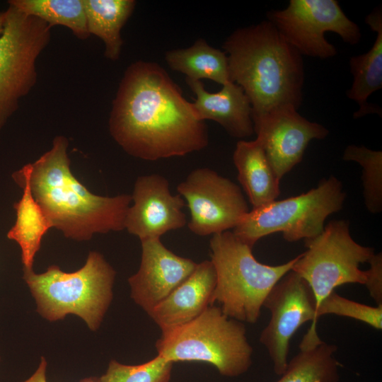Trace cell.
<instances>
[{"instance_id": "1", "label": "cell", "mask_w": 382, "mask_h": 382, "mask_svg": "<svg viewBox=\"0 0 382 382\" xmlns=\"http://www.w3.org/2000/svg\"><path fill=\"white\" fill-rule=\"evenodd\" d=\"M108 125L126 153L146 161L183 156L209 144L206 125L196 117L192 103L154 62L137 61L127 67Z\"/></svg>"}, {"instance_id": "2", "label": "cell", "mask_w": 382, "mask_h": 382, "mask_svg": "<svg viewBox=\"0 0 382 382\" xmlns=\"http://www.w3.org/2000/svg\"><path fill=\"white\" fill-rule=\"evenodd\" d=\"M68 144L66 137L57 136L51 149L29 163L31 192L52 227L78 241H88L94 233L124 230L131 195L91 192L70 169Z\"/></svg>"}, {"instance_id": "3", "label": "cell", "mask_w": 382, "mask_h": 382, "mask_svg": "<svg viewBox=\"0 0 382 382\" xmlns=\"http://www.w3.org/2000/svg\"><path fill=\"white\" fill-rule=\"evenodd\" d=\"M223 47L231 81L247 96L252 120L281 106L299 109L304 82L302 57L269 21L237 29Z\"/></svg>"}, {"instance_id": "4", "label": "cell", "mask_w": 382, "mask_h": 382, "mask_svg": "<svg viewBox=\"0 0 382 382\" xmlns=\"http://www.w3.org/2000/svg\"><path fill=\"white\" fill-rule=\"evenodd\" d=\"M209 245L216 274L211 305L219 303L229 318L255 323L267 294L291 270L297 256L278 265L261 263L253 255V248L230 231L212 235Z\"/></svg>"}, {"instance_id": "5", "label": "cell", "mask_w": 382, "mask_h": 382, "mask_svg": "<svg viewBox=\"0 0 382 382\" xmlns=\"http://www.w3.org/2000/svg\"><path fill=\"white\" fill-rule=\"evenodd\" d=\"M115 276V270L103 256L93 251L89 253L85 265L74 272L51 265L42 274L24 270L23 278L42 317L55 321L75 314L96 330L112 301Z\"/></svg>"}, {"instance_id": "6", "label": "cell", "mask_w": 382, "mask_h": 382, "mask_svg": "<svg viewBox=\"0 0 382 382\" xmlns=\"http://www.w3.org/2000/svg\"><path fill=\"white\" fill-rule=\"evenodd\" d=\"M156 347L158 354L173 363H207L227 377L245 374L253 352L243 323L228 317L215 305L189 323L162 332Z\"/></svg>"}, {"instance_id": "7", "label": "cell", "mask_w": 382, "mask_h": 382, "mask_svg": "<svg viewBox=\"0 0 382 382\" xmlns=\"http://www.w3.org/2000/svg\"><path fill=\"white\" fill-rule=\"evenodd\" d=\"M345 197L341 181L330 175L307 192L253 208L233 233L251 248L276 232L288 242L309 240L322 233L326 218L342 208Z\"/></svg>"}, {"instance_id": "8", "label": "cell", "mask_w": 382, "mask_h": 382, "mask_svg": "<svg viewBox=\"0 0 382 382\" xmlns=\"http://www.w3.org/2000/svg\"><path fill=\"white\" fill-rule=\"evenodd\" d=\"M5 13L0 35V130L36 83L37 59L50 43L52 28L11 5Z\"/></svg>"}, {"instance_id": "9", "label": "cell", "mask_w": 382, "mask_h": 382, "mask_svg": "<svg viewBox=\"0 0 382 382\" xmlns=\"http://www.w3.org/2000/svg\"><path fill=\"white\" fill-rule=\"evenodd\" d=\"M305 246L307 250L297 256L291 270L308 282L317 308L336 287L365 284L366 273L359 265L369 261L374 249L352 238L347 220L330 221L320 234L305 241Z\"/></svg>"}, {"instance_id": "10", "label": "cell", "mask_w": 382, "mask_h": 382, "mask_svg": "<svg viewBox=\"0 0 382 382\" xmlns=\"http://www.w3.org/2000/svg\"><path fill=\"white\" fill-rule=\"evenodd\" d=\"M268 20L302 56L327 59L337 54L325 33H337L350 45L361 37L359 26L343 12L336 0H290L281 10H272Z\"/></svg>"}, {"instance_id": "11", "label": "cell", "mask_w": 382, "mask_h": 382, "mask_svg": "<svg viewBox=\"0 0 382 382\" xmlns=\"http://www.w3.org/2000/svg\"><path fill=\"white\" fill-rule=\"evenodd\" d=\"M262 306L270 312V319L259 340L269 354L274 373L281 376L289 361L290 340L303 324L311 321L302 342L321 340L317 332L316 301L308 282L290 270L272 287Z\"/></svg>"}, {"instance_id": "12", "label": "cell", "mask_w": 382, "mask_h": 382, "mask_svg": "<svg viewBox=\"0 0 382 382\" xmlns=\"http://www.w3.org/2000/svg\"><path fill=\"white\" fill-rule=\"evenodd\" d=\"M177 191L190 210L188 228L197 236L234 228L249 212L240 187L208 168L193 170Z\"/></svg>"}, {"instance_id": "13", "label": "cell", "mask_w": 382, "mask_h": 382, "mask_svg": "<svg viewBox=\"0 0 382 382\" xmlns=\"http://www.w3.org/2000/svg\"><path fill=\"white\" fill-rule=\"evenodd\" d=\"M297 110L294 106H281L253 119L256 139L279 180L301 161L311 140L323 139L329 133Z\"/></svg>"}, {"instance_id": "14", "label": "cell", "mask_w": 382, "mask_h": 382, "mask_svg": "<svg viewBox=\"0 0 382 382\" xmlns=\"http://www.w3.org/2000/svg\"><path fill=\"white\" fill-rule=\"evenodd\" d=\"M131 197L133 204L127 210L125 229L141 241L161 238L187 224L184 199L171 193L168 180L161 175L139 176Z\"/></svg>"}, {"instance_id": "15", "label": "cell", "mask_w": 382, "mask_h": 382, "mask_svg": "<svg viewBox=\"0 0 382 382\" xmlns=\"http://www.w3.org/2000/svg\"><path fill=\"white\" fill-rule=\"evenodd\" d=\"M141 243L140 266L128 282L132 299L149 313L192 273L197 263L170 251L161 238Z\"/></svg>"}, {"instance_id": "16", "label": "cell", "mask_w": 382, "mask_h": 382, "mask_svg": "<svg viewBox=\"0 0 382 382\" xmlns=\"http://www.w3.org/2000/svg\"><path fill=\"white\" fill-rule=\"evenodd\" d=\"M216 283L212 261L198 263L192 273L148 314L162 332L186 324L211 305Z\"/></svg>"}, {"instance_id": "17", "label": "cell", "mask_w": 382, "mask_h": 382, "mask_svg": "<svg viewBox=\"0 0 382 382\" xmlns=\"http://www.w3.org/2000/svg\"><path fill=\"white\" fill-rule=\"evenodd\" d=\"M186 82L196 96L192 106L199 120H214L239 139L254 133L251 105L241 86L229 82L221 91L210 93L201 81L186 79Z\"/></svg>"}, {"instance_id": "18", "label": "cell", "mask_w": 382, "mask_h": 382, "mask_svg": "<svg viewBox=\"0 0 382 382\" xmlns=\"http://www.w3.org/2000/svg\"><path fill=\"white\" fill-rule=\"evenodd\" d=\"M30 165L13 173L14 181L23 189L21 198L14 204L16 221L7 233L21 250L23 270H33L35 254L40 248L44 235L52 228V223L34 198L29 184Z\"/></svg>"}, {"instance_id": "19", "label": "cell", "mask_w": 382, "mask_h": 382, "mask_svg": "<svg viewBox=\"0 0 382 382\" xmlns=\"http://www.w3.org/2000/svg\"><path fill=\"white\" fill-rule=\"evenodd\" d=\"M233 161L238 171V180L253 208L276 200L280 194V180L257 139L238 141Z\"/></svg>"}, {"instance_id": "20", "label": "cell", "mask_w": 382, "mask_h": 382, "mask_svg": "<svg viewBox=\"0 0 382 382\" xmlns=\"http://www.w3.org/2000/svg\"><path fill=\"white\" fill-rule=\"evenodd\" d=\"M365 22L376 33V40L366 53L354 56L349 59L353 83L347 91V97L359 106L354 117L358 118L366 114L378 113L381 110L367 102L368 98L382 88V13L375 8L368 14Z\"/></svg>"}, {"instance_id": "21", "label": "cell", "mask_w": 382, "mask_h": 382, "mask_svg": "<svg viewBox=\"0 0 382 382\" xmlns=\"http://www.w3.org/2000/svg\"><path fill=\"white\" fill-rule=\"evenodd\" d=\"M90 35L102 40L105 57L112 61L120 57L123 40L121 30L132 15L134 0H83Z\"/></svg>"}, {"instance_id": "22", "label": "cell", "mask_w": 382, "mask_h": 382, "mask_svg": "<svg viewBox=\"0 0 382 382\" xmlns=\"http://www.w3.org/2000/svg\"><path fill=\"white\" fill-rule=\"evenodd\" d=\"M165 59L174 71L190 80L210 79L225 85L231 81L226 54L199 39L191 47L166 52Z\"/></svg>"}, {"instance_id": "23", "label": "cell", "mask_w": 382, "mask_h": 382, "mask_svg": "<svg viewBox=\"0 0 382 382\" xmlns=\"http://www.w3.org/2000/svg\"><path fill=\"white\" fill-rule=\"evenodd\" d=\"M337 349L335 345L323 341L299 347V352L288 361L276 382H338L340 363L334 357Z\"/></svg>"}, {"instance_id": "24", "label": "cell", "mask_w": 382, "mask_h": 382, "mask_svg": "<svg viewBox=\"0 0 382 382\" xmlns=\"http://www.w3.org/2000/svg\"><path fill=\"white\" fill-rule=\"evenodd\" d=\"M8 4L51 27H66L80 40L90 36L83 0H9Z\"/></svg>"}, {"instance_id": "25", "label": "cell", "mask_w": 382, "mask_h": 382, "mask_svg": "<svg viewBox=\"0 0 382 382\" xmlns=\"http://www.w3.org/2000/svg\"><path fill=\"white\" fill-rule=\"evenodd\" d=\"M342 158L357 162L362 168V185L364 203L371 214L382 210V152L364 146H347Z\"/></svg>"}, {"instance_id": "26", "label": "cell", "mask_w": 382, "mask_h": 382, "mask_svg": "<svg viewBox=\"0 0 382 382\" xmlns=\"http://www.w3.org/2000/svg\"><path fill=\"white\" fill-rule=\"evenodd\" d=\"M173 363L157 354L138 365H126L112 360L100 382H170Z\"/></svg>"}, {"instance_id": "27", "label": "cell", "mask_w": 382, "mask_h": 382, "mask_svg": "<svg viewBox=\"0 0 382 382\" xmlns=\"http://www.w3.org/2000/svg\"><path fill=\"white\" fill-rule=\"evenodd\" d=\"M327 314L350 318L363 322L376 329H382V304L371 306L348 299L335 291L318 305L316 318Z\"/></svg>"}, {"instance_id": "28", "label": "cell", "mask_w": 382, "mask_h": 382, "mask_svg": "<svg viewBox=\"0 0 382 382\" xmlns=\"http://www.w3.org/2000/svg\"><path fill=\"white\" fill-rule=\"evenodd\" d=\"M368 262L370 267L366 270V277L364 285L371 297L377 305L382 304V254L374 253Z\"/></svg>"}, {"instance_id": "29", "label": "cell", "mask_w": 382, "mask_h": 382, "mask_svg": "<svg viewBox=\"0 0 382 382\" xmlns=\"http://www.w3.org/2000/svg\"><path fill=\"white\" fill-rule=\"evenodd\" d=\"M47 361L44 357H41L40 363L33 373V374L28 378V379L21 381V382H47L46 379V369H47ZM79 382H100L99 378H86L81 380Z\"/></svg>"}, {"instance_id": "30", "label": "cell", "mask_w": 382, "mask_h": 382, "mask_svg": "<svg viewBox=\"0 0 382 382\" xmlns=\"http://www.w3.org/2000/svg\"><path fill=\"white\" fill-rule=\"evenodd\" d=\"M6 18L5 11H0V35L2 33Z\"/></svg>"}]
</instances>
